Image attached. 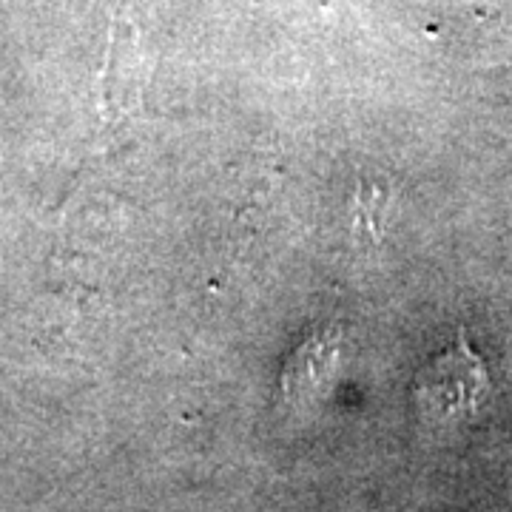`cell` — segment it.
Segmentation results:
<instances>
[{
  "label": "cell",
  "mask_w": 512,
  "mask_h": 512,
  "mask_svg": "<svg viewBox=\"0 0 512 512\" xmlns=\"http://www.w3.org/2000/svg\"><path fill=\"white\" fill-rule=\"evenodd\" d=\"M490 393L487 367L470 348L461 333L456 345L441 350L416 379V399L436 419H461L473 416Z\"/></svg>",
  "instance_id": "6da1fadb"
},
{
  "label": "cell",
  "mask_w": 512,
  "mask_h": 512,
  "mask_svg": "<svg viewBox=\"0 0 512 512\" xmlns=\"http://www.w3.org/2000/svg\"><path fill=\"white\" fill-rule=\"evenodd\" d=\"M330 367H333V345L328 342L305 345L285 373V393L291 399H305L308 393H316L330 376Z\"/></svg>",
  "instance_id": "7a4b0ae2"
}]
</instances>
